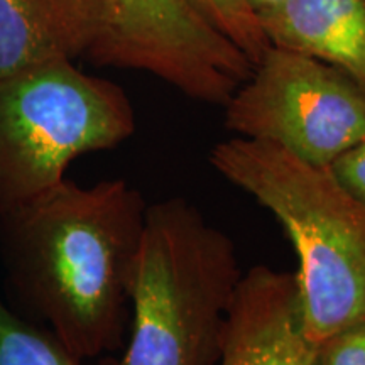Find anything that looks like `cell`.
<instances>
[{
	"label": "cell",
	"instance_id": "cell-11",
	"mask_svg": "<svg viewBox=\"0 0 365 365\" xmlns=\"http://www.w3.org/2000/svg\"><path fill=\"white\" fill-rule=\"evenodd\" d=\"M196 16L202 17L210 27L234 43L257 65L264 53L271 48L261 21L247 0H185Z\"/></svg>",
	"mask_w": 365,
	"mask_h": 365
},
{
	"label": "cell",
	"instance_id": "cell-6",
	"mask_svg": "<svg viewBox=\"0 0 365 365\" xmlns=\"http://www.w3.org/2000/svg\"><path fill=\"white\" fill-rule=\"evenodd\" d=\"M93 65L144 71L196 102L225 105L252 75V61L185 0H103Z\"/></svg>",
	"mask_w": 365,
	"mask_h": 365
},
{
	"label": "cell",
	"instance_id": "cell-7",
	"mask_svg": "<svg viewBox=\"0 0 365 365\" xmlns=\"http://www.w3.org/2000/svg\"><path fill=\"white\" fill-rule=\"evenodd\" d=\"M294 272L254 266L242 276L218 365H312Z\"/></svg>",
	"mask_w": 365,
	"mask_h": 365
},
{
	"label": "cell",
	"instance_id": "cell-9",
	"mask_svg": "<svg viewBox=\"0 0 365 365\" xmlns=\"http://www.w3.org/2000/svg\"><path fill=\"white\" fill-rule=\"evenodd\" d=\"M259 21L271 46L330 63L365 88V0H282Z\"/></svg>",
	"mask_w": 365,
	"mask_h": 365
},
{
	"label": "cell",
	"instance_id": "cell-4",
	"mask_svg": "<svg viewBox=\"0 0 365 365\" xmlns=\"http://www.w3.org/2000/svg\"><path fill=\"white\" fill-rule=\"evenodd\" d=\"M135 130L117 83L54 59L0 78V217L63 180L76 158L110 150Z\"/></svg>",
	"mask_w": 365,
	"mask_h": 365
},
{
	"label": "cell",
	"instance_id": "cell-14",
	"mask_svg": "<svg viewBox=\"0 0 365 365\" xmlns=\"http://www.w3.org/2000/svg\"><path fill=\"white\" fill-rule=\"evenodd\" d=\"M281 2H282V0H247L250 9H252V11L257 14V17H259V14L271 11V9L279 6Z\"/></svg>",
	"mask_w": 365,
	"mask_h": 365
},
{
	"label": "cell",
	"instance_id": "cell-5",
	"mask_svg": "<svg viewBox=\"0 0 365 365\" xmlns=\"http://www.w3.org/2000/svg\"><path fill=\"white\" fill-rule=\"evenodd\" d=\"M223 108L237 137L272 143L314 166L330 168L365 140V88L340 68L279 46Z\"/></svg>",
	"mask_w": 365,
	"mask_h": 365
},
{
	"label": "cell",
	"instance_id": "cell-2",
	"mask_svg": "<svg viewBox=\"0 0 365 365\" xmlns=\"http://www.w3.org/2000/svg\"><path fill=\"white\" fill-rule=\"evenodd\" d=\"M210 164L281 223L298 255L304 331L313 345L365 319V203L336 180L266 140L232 137Z\"/></svg>",
	"mask_w": 365,
	"mask_h": 365
},
{
	"label": "cell",
	"instance_id": "cell-10",
	"mask_svg": "<svg viewBox=\"0 0 365 365\" xmlns=\"http://www.w3.org/2000/svg\"><path fill=\"white\" fill-rule=\"evenodd\" d=\"M0 365H81L48 328L27 322L0 299Z\"/></svg>",
	"mask_w": 365,
	"mask_h": 365
},
{
	"label": "cell",
	"instance_id": "cell-12",
	"mask_svg": "<svg viewBox=\"0 0 365 365\" xmlns=\"http://www.w3.org/2000/svg\"><path fill=\"white\" fill-rule=\"evenodd\" d=\"M312 365H365V319L318 341Z\"/></svg>",
	"mask_w": 365,
	"mask_h": 365
},
{
	"label": "cell",
	"instance_id": "cell-13",
	"mask_svg": "<svg viewBox=\"0 0 365 365\" xmlns=\"http://www.w3.org/2000/svg\"><path fill=\"white\" fill-rule=\"evenodd\" d=\"M330 170L355 198L365 203V140L341 154Z\"/></svg>",
	"mask_w": 365,
	"mask_h": 365
},
{
	"label": "cell",
	"instance_id": "cell-3",
	"mask_svg": "<svg viewBox=\"0 0 365 365\" xmlns=\"http://www.w3.org/2000/svg\"><path fill=\"white\" fill-rule=\"evenodd\" d=\"M244 276L235 242L181 196L148 205L120 357L98 365H218Z\"/></svg>",
	"mask_w": 365,
	"mask_h": 365
},
{
	"label": "cell",
	"instance_id": "cell-1",
	"mask_svg": "<svg viewBox=\"0 0 365 365\" xmlns=\"http://www.w3.org/2000/svg\"><path fill=\"white\" fill-rule=\"evenodd\" d=\"M145 212L143 193L117 178L63 180L0 217L14 289L76 359L124 344Z\"/></svg>",
	"mask_w": 365,
	"mask_h": 365
},
{
	"label": "cell",
	"instance_id": "cell-8",
	"mask_svg": "<svg viewBox=\"0 0 365 365\" xmlns=\"http://www.w3.org/2000/svg\"><path fill=\"white\" fill-rule=\"evenodd\" d=\"M103 0H0V78L54 59L86 58Z\"/></svg>",
	"mask_w": 365,
	"mask_h": 365
}]
</instances>
